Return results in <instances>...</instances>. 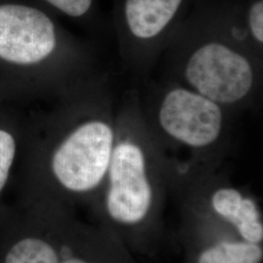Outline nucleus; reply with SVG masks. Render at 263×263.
Returning <instances> with one entry per match:
<instances>
[{
    "mask_svg": "<svg viewBox=\"0 0 263 263\" xmlns=\"http://www.w3.org/2000/svg\"><path fill=\"white\" fill-rule=\"evenodd\" d=\"M248 25L250 31L258 43L263 42V2L256 0L252 4L248 13Z\"/></svg>",
    "mask_w": 263,
    "mask_h": 263,
    "instance_id": "12",
    "label": "nucleus"
},
{
    "mask_svg": "<svg viewBox=\"0 0 263 263\" xmlns=\"http://www.w3.org/2000/svg\"><path fill=\"white\" fill-rule=\"evenodd\" d=\"M233 223L247 242L258 244L262 241V223L259 220L258 210L252 199L244 197Z\"/></svg>",
    "mask_w": 263,
    "mask_h": 263,
    "instance_id": "9",
    "label": "nucleus"
},
{
    "mask_svg": "<svg viewBox=\"0 0 263 263\" xmlns=\"http://www.w3.org/2000/svg\"><path fill=\"white\" fill-rule=\"evenodd\" d=\"M243 199L242 194L236 189L220 188L212 197V206L219 216L233 222L242 206Z\"/></svg>",
    "mask_w": 263,
    "mask_h": 263,
    "instance_id": "10",
    "label": "nucleus"
},
{
    "mask_svg": "<svg viewBox=\"0 0 263 263\" xmlns=\"http://www.w3.org/2000/svg\"><path fill=\"white\" fill-rule=\"evenodd\" d=\"M262 249L250 242H222L205 250L197 263H260Z\"/></svg>",
    "mask_w": 263,
    "mask_h": 263,
    "instance_id": "7",
    "label": "nucleus"
},
{
    "mask_svg": "<svg viewBox=\"0 0 263 263\" xmlns=\"http://www.w3.org/2000/svg\"><path fill=\"white\" fill-rule=\"evenodd\" d=\"M5 263H60L54 249L42 240L28 238L15 245Z\"/></svg>",
    "mask_w": 263,
    "mask_h": 263,
    "instance_id": "8",
    "label": "nucleus"
},
{
    "mask_svg": "<svg viewBox=\"0 0 263 263\" xmlns=\"http://www.w3.org/2000/svg\"><path fill=\"white\" fill-rule=\"evenodd\" d=\"M183 0H125L123 14L134 37L149 40L169 27Z\"/></svg>",
    "mask_w": 263,
    "mask_h": 263,
    "instance_id": "6",
    "label": "nucleus"
},
{
    "mask_svg": "<svg viewBox=\"0 0 263 263\" xmlns=\"http://www.w3.org/2000/svg\"><path fill=\"white\" fill-rule=\"evenodd\" d=\"M185 78L198 94L217 104H232L252 91L254 69L239 52L222 43L210 42L191 54Z\"/></svg>",
    "mask_w": 263,
    "mask_h": 263,
    "instance_id": "2",
    "label": "nucleus"
},
{
    "mask_svg": "<svg viewBox=\"0 0 263 263\" xmlns=\"http://www.w3.org/2000/svg\"><path fill=\"white\" fill-rule=\"evenodd\" d=\"M62 263H90L84 261L82 259H79V258H69V259H66L64 262Z\"/></svg>",
    "mask_w": 263,
    "mask_h": 263,
    "instance_id": "13",
    "label": "nucleus"
},
{
    "mask_svg": "<svg viewBox=\"0 0 263 263\" xmlns=\"http://www.w3.org/2000/svg\"><path fill=\"white\" fill-rule=\"evenodd\" d=\"M222 110L195 91L175 88L164 97L159 122L170 137L185 145L200 148L217 140L222 129Z\"/></svg>",
    "mask_w": 263,
    "mask_h": 263,
    "instance_id": "5",
    "label": "nucleus"
},
{
    "mask_svg": "<svg viewBox=\"0 0 263 263\" xmlns=\"http://www.w3.org/2000/svg\"><path fill=\"white\" fill-rule=\"evenodd\" d=\"M16 144L7 132L0 130V191L4 187L15 157Z\"/></svg>",
    "mask_w": 263,
    "mask_h": 263,
    "instance_id": "11",
    "label": "nucleus"
},
{
    "mask_svg": "<svg viewBox=\"0 0 263 263\" xmlns=\"http://www.w3.org/2000/svg\"><path fill=\"white\" fill-rule=\"evenodd\" d=\"M56 27L45 12L17 2H0V58L32 65L56 47Z\"/></svg>",
    "mask_w": 263,
    "mask_h": 263,
    "instance_id": "3",
    "label": "nucleus"
},
{
    "mask_svg": "<svg viewBox=\"0 0 263 263\" xmlns=\"http://www.w3.org/2000/svg\"><path fill=\"white\" fill-rule=\"evenodd\" d=\"M114 134L107 123L93 120L80 125L58 147L52 168L63 186L76 192L99 185L107 174Z\"/></svg>",
    "mask_w": 263,
    "mask_h": 263,
    "instance_id": "1",
    "label": "nucleus"
},
{
    "mask_svg": "<svg viewBox=\"0 0 263 263\" xmlns=\"http://www.w3.org/2000/svg\"><path fill=\"white\" fill-rule=\"evenodd\" d=\"M106 207L109 216L123 224H135L147 215L152 190L143 151L136 143L122 141L113 148L108 168Z\"/></svg>",
    "mask_w": 263,
    "mask_h": 263,
    "instance_id": "4",
    "label": "nucleus"
}]
</instances>
